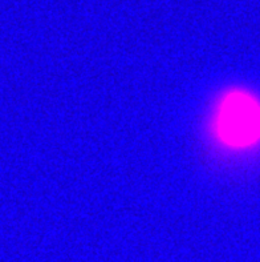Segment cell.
Wrapping results in <instances>:
<instances>
[{"label": "cell", "mask_w": 260, "mask_h": 262, "mask_svg": "<svg viewBox=\"0 0 260 262\" xmlns=\"http://www.w3.org/2000/svg\"><path fill=\"white\" fill-rule=\"evenodd\" d=\"M214 135L223 145L244 149L260 141V103L244 91H231L218 101Z\"/></svg>", "instance_id": "6da1fadb"}]
</instances>
